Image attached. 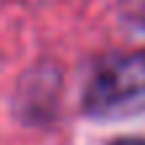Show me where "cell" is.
Masks as SVG:
<instances>
[{
	"label": "cell",
	"mask_w": 145,
	"mask_h": 145,
	"mask_svg": "<svg viewBox=\"0 0 145 145\" xmlns=\"http://www.w3.org/2000/svg\"><path fill=\"white\" fill-rule=\"evenodd\" d=\"M83 110L97 121L145 116V51L124 54L102 65L86 86Z\"/></svg>",
	"instance_id": "obj_1"
},
{
	"label": "cell",
	"mask_w": 145,
	"mask_h": 145,
	"mask_svg": "<svg viewBox=\"0 0 145 145\" xmlns=\"http://www.w3.org/2000/svg\"><path fill=\"white\" fill-rule=\"evenodd\" d=\"M110 145H145V140L142 137H121V140H116Z\"/></svg>",
	"instance_id": "obj_2"
}]
</instances>
